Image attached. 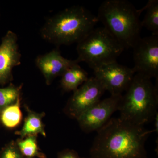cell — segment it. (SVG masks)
<instances>
[{"label":"cell","mask_w":158,"mask_h":158,"mask_svg":"<svg viewBox=\"0 0 158 158\" xmlns=\"http://www.w3.org/2000/svg\"><path fill=\"white\" fill-rule=\"evenodd\" d=\"M154 130L112 118L98 131L90 148L91 158H147L145 145Z\"/></svg>","instance_id":"1"},{"label":"cell","mask_w":158,"mask_h":158,"mask_svg":"<svg viewBox=\"0 0 158 158\" xmlns=\"http://www.w3.org/2000/svg\"><path fill=\"white\" fill-rule=\"evenodd\" d=\"M98 22L96 15L85 7L73 6L47 19L40 29V36L58 47L77 44Z\"/></svg>","instance_id":"2"},{"label":"cell","mask_w":158,"mask_h":158,"mask_svg":"<svg viewBox=\"0 0 158 158\" xmlns=\"http://www.w3.org/2000/svg\"><path fill=\"white\" fill-rule=\"evenodd\" d=\"M141 14L126 0H106L100 6L97 17L125 49L132 48L141 37Z\"/></svg>","instance_id":"3"},{"label":"cell","mask_w":158,"mask_h":158,"mask_svg":"<svg viewBox=\"0 0 158 158\" xmlns=\"http://www.w3.org/2000/svg\"><path fill=\"white\" fill-rule=\"evenodd\" d=\"M151 79L135 73L125 94L122 95L119 118L139 126L153 119L158 113V81L154 85Z\"/></svg>","instance_id":"4"},{"label":"cell","mask_w":158,"mask_h":158,"mask_svg":"<svg viewBox=\"0 0 158 158\" xmlns=\"http://www.w3.org/2000/svg\"><path fill=\"white\" fill-rule=\"evenodd\" d=\"M124 48L104 27L94 28L80 42L77 62H85L93 69L117 62Z\"/></svg>","instance_id":"5"},{"label":"cell","mask_w":158,"mask_h":158,"mask_svg":"<svg viewBox=\"0 0 158 158\" xmlns=\"http://www.w3.org/2000/svg\"><path fill=\"white\" fill-rule=\"evenodd\" d=\"M135 73L158 77V36L140 38L132 48Z\"/></svg>","instance_id":"6"},{"label":"cell","mask_w":158,"mask_h":158,"mask_svg":"<svg viewBox=\"0 0 158 158\" xmlns=\"http://www.w3.org/2000/svg\"><path fill=\"white\" fill-rule=\"evenodd\" d=\"M94 77L105 91L111 95H121L128 88L135 72L132 68L120 65L117 62L94 70Z\"/></svg>","instance_id":"7"},{"label":"cell","mask_w":158,"mask_h":158,"mask_svg":"<svg viewBox=\"0 0 158 158\" xmlns=\"http://www.w3.org/2000/svg\"><path fill=\"white\" fill-rule=\"evenodd\" d=\"M105 90L94 77L89 78L73 91L65 108L66 114L77 119L85 111L101 100Z\"/></svg>","instance_id":"8"},{"label":"cell","mask_w":158,"mask_h":158,"mask_svg":"<svg viewBox=\"0 0 158 158\" xmlns=\"http://www.w3.org/2000/svg\"><path fill=\"white\" fill-rule=\"evenodd\" d=\"M122 95H111L100 100L81 114L77 119L81 129L85 133L98 131L118 111Z\"/></svg>","instance_id":"9"},{"label":"cell","mask_w":158,"mask_h":158,"mask_svg":"<svg viewBox=\"0 0 158 158\" xmlns=\"http://www.w3.org/2000/svg\"><path fill=\"white\" fill-rule=\"evenodd\" d=\"M17 34L7 31L0 44V85H4L13 78L12 70L21 63L22 55L18 43Z\"/></svg>","instance_id":"10"},{"label":"cell","mask_w":158,"mask_h":158,"mask_svg":"<svg viewBox=\"0 0 158 158\" xmlns=\"http://www.w3.org/2000/svg\"><path fill=\"white\" fill-rule=\"evenodd\" d=\"M35 62L36 66L44 77L47 85H51L54 79L61 76L71 66L79 64L76 59L69 60L62 56L60 50L57 48L37 56Z\"/></svg>","instance_id":"11"},{"label":"cell","mask_w":158,"mask_h":158,"mask_svg":"<svg viewBox=\"0 0 158 158\" xmlns=\"http://www.w3.org/2000/svg\"><path fill=\"white\" fill-rule=\"evenodd\" d=\"M61 77V88L66 92L74 91L89 78L87 72L78 64L71 66Z\"/></svg>","instance_id":"12"},{"label":"cell","mask_w":158,"mask_h":158,"mask_svg":"<svg viewBox=\"0 0 158 158\" xmlns=\"http://www.w3.org/2000/svg\"><path fill=\"white\" fill-rule=\"evenodd\" d=\"M25 108L27 112V116L25 119L21 129L15 132V135L20 136L22 139L29 136H37L38 134L46 137V134L42 122L44 113H37L32 111L28 107Z\"/></svg>","instance_id":"13"},{"label":"cell","mask_w":158,"mask_h":158,"mask_svg":"<svg viewBox=\"0 0 158 158\" xmlns=\"http://www.w3.org/2000/svg\"><path fill=\"white\" fill-rule=\"evenodd\" d=\"M146 10L144 19L141 21L142 27L158 36V1L150 0L143 9L139 10L141 13Z\"/></svg>","instance_id":"14"},{"label":"cell","mask_w":158,"mask_h":158,"mask_svg":"<svg viewBox=\"0 0 158 158\" xmlns=\"http://www.w3.org/2000/svg\"><path fill=\"white\" fill-rule=\"evenodd\" d=\"M20 96L13 104L8 106L1 112V120L5 126L13 128L20 123L22 113L20 110Z\"/></svg>","instance_id":"15"},{"label":"cell","mask_w":158,"mask_h":158,"mask_svg":"<svg viewBox=\"0 0 158 158\" xmlns=\"http://www.w3.org/2000/svg\"><path fill=\"white\" fill-rule=\"evenodd\" d=\"M25 138V139H22L18 141L16 143L20 152L22 155L23 157H45L44 155L39 152V148L37 145L36 136H29Z\"/></svg>","instance_id":"16"},{"label":"cell","mask_w":158,"mask_h":158,"mask_svg":"<svg viewBox=\"0 0 158 158\" xmlns=\"http://www.w3.org/2000/svg\"><path fill=\"white\" fill-rule=\"evenodd\" d=\"M22 86L10 84L6 88H0V113L5 108L13 104L20 96Z\"/></svg>","instance_id":"17"},{"label":"cell","mask_w":158,"mask_h":158,"mask_svg":"<svg viewBox=\"0 0 158 158\" xmlns=\"http://www.w3.org/2000/svg\"><path fill=\"white\" fill-rule=\"evenodd\" d=\"M1 158H23L16 143H11L3 150Z\"/></svg>","instance_id":"18"},{"label":"cell","mask_w":158,"mask_h":158,"mask_svg":"<svg viewBox=\"0 0 158 158\" xmlns=\"http://www.w3.org/2000/svg\"><path fill=\"white\" fill-rule=\"evenodd\" d=\"M58 158H85L81 157L77 153L73 150L66 149L59 153Z\"/></svg>","instance_id":"19"},{"label":"cell","mask_w":158,"mask_h":158,"mask_svg":"<svg viewBox=\"0 0 158 158\" xmlns=\"http://www.w3.org/2000/svg\"><path fill=\"white\" fill-rule=\"evenodd\" d=\"M153 120L154 122L155 129L154 130V132H156V133H158V113H157V114L155 115V116H154Z\"/></svg>","instance_id":"20"}]
</instances>
